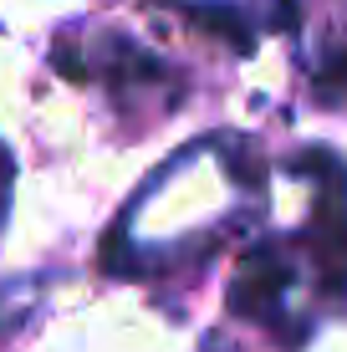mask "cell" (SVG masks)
<instances>
[{
	"label": "cell",
	"mask_w": 347,
	"mask_h": 352,
	"mask_svg": "<svg viewBox=\"0 0 347 352\" xmlns=\"http://www.w3.org/2000/svg\"><path fill=\"white\" fill-rule=\"evenodd\" d=\"M306 174L322 179L317 189V220H312V256L322 271L327 291H347V174L337 159L312 153V164H302Z\"/></svg>",
	"instance_id": "1"
},
{
	"label": "cell",
	"mask_w": 347,
	"mask_h": 352,
	"mask_svg": "<svg viewBox=\"0 0 347 352\" xmlns=\"http://www.w3.org/2000/svg\"><path fill=\"white\" fill-rule=\"evenodd\" d=\"M286 286H291V265H286V256L271 250V245H260V250H250L245 265H240V281H235V291H230V307L245 311V317L271 322L276 307H281V296H286Z\"/></svg>",
	"instance_id": "2"
},
{
	"label": "cell",
	"mask_w": 347,
	"mask_h": 352,
	"mask_svg": "<svg viewBox=\"0 0 347 352\" xmlns=\"http://www.w3.org/2000/svg\"><path fill=\"white\" fill-rule=\"evenodd\" d=\"M317 92H322V97H332V102H347V52H337L327 67H322Z\"/></svg>",
	"instance_id": "3"
},
{
	"label": "cell",
	"mask_w": 347,
	"mask_h": 352,
	"mask_svg": "<svg viewBox=\"0 0 347 352\" xmlns=\"http://www.w3.org/2000/svg\"><path fill=\"white\" fill-rule=\"evenodd\" d=\"M5 194H10V159L0 148V220H5Z\"/></svg>",
	"instance_id": "4"
}]
</instances>
